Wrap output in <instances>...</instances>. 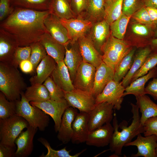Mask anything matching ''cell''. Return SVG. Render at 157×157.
<instances>
[{"label":"cell","mask_w":157,"mask_h":157,"mask_svg":"<svg viewBox=\"0 0 157 157\" xmlns=\"http://www.w3.org/2000/svg\"><path fill=\"white\" fill-rule=\"evenodd\" d=\"M110 35V25L104 19L92 23L86 35L101 54V48Z\"/></svg>","instance_id":"cell-17"},{"label":"cell","mask_w":157,"mask_h":157,"mask_svg":"<svg viewBox=\"0 0 157 157\" xmlns=\"http://www.w3.org/2000/svg\"><path fill=\"white\" fill-rule=\"evenodd\" d=\"M30 103L39 108L51 117L54 123L55 131L58 132L63 115L66 109L70 107L65 99L60 101L50 99L40 102H30Z\"/></svg>","instance_id":"cell-9"},{"label":"cell","mask_w":157,"mask_h":157,"mask_svg":"<svg viewBox=\"0 0 157 157\" xmlns=\"http://www.w3.org/2000/svg\"><path fill=\"white\" fill-rule=\"evenodd\" d=\"M96 68L83 62L78 68L73 83L75 89L91 92L93 87Z\"/></svg>","instance_id":"cell-12"},{"label":"cell","mask_w":157,"mask_h":157,"mask_svg":"<svg viewBox=\"0 0 157 157\" xmlns=\"http://www.w3.org/2000/svg\"><path fill=\"white\" fill-rule=\"evenodd\" d=\"M63 91L64 98L69 106L78 109L80 112L89 113L96 104V98L91 92L75 89L70 91Z\"/></svg>","instance_id":"cell-7"},{"label":"cell","mask_w":157,"mask_h":157,"mask_svg":"<svg viewBox=\"0 0 157 157\" xmlns=\"http://www.w3.org/2000/svg\"><path fill=\"white\" fill-rule=\"evenodd\" d=\"M44 23L47 31L57 41L65 46L70 44L67 30L60 18L50 13L45 18Z\"/></svg>","instance_id":"cell-13"},{"label":"cell","mask_w":157,"mask_h":157,"mask_svg":"<svg viewBox=\"0 0 157 157\" xmlns=\"http://www.w3.org/2000/svg\"><path fill=\"white\" fill-rule=\"evenodd\" d=\"M153 34L154 35V38H157V25L154 28Z\"/></svg>","instance_id":"cell-55"},{"label":"cell","mask_w":157,"mask_h":157,"mask_svg":"<svg viewBox=\"0 0 157 157\" xmlns=\"http://www.w3.org/2000/svg\"><path fill=\"white\" fill-rule=\"evenodd\" d=\"M114 129L110 123L89 131L85 143L89 146L103 147L109 144Z\"/></svg>","instance_id":"cell-18"},{"label":"cell","mask_w":157,"mask_h":157,"mask_svg":"<svg viewBox=\"0 0 157 157\" xmlns=\"http://www.w3.org/2000/svg\"><path fill=\"white\" fill-rule=\"evenodd\" d=\"M151 50L149 45L140 48L135 51L132 66L126 76L121 82L125 88L131 83L132 78L135 73L141 67L146 59L151 53Z\"/></svg>","instance_id":"cell-27"},{"label":"cell","mask_w":157,"mask_h":157,"mask_svg":"<svg viewBox=\"0 0 157 157\" xmlns=\"http://www.w3.org/2000/svg\"><path fill=\"white\" fill-rule=\"evenodd\" d=\"M51 13L60 18L69 19L76 17L68 0H53L49 5Z\"/></svg>","instance_id":"cell-33"},{"label":"cell","mask_w":157,"mask_h":157,"mask_svg":"<svg viewBox=\"0 0 157 157\" xmlns=\"http://www.w3.org/2000/svg\"><path fill=\"white\" fill-rule=\"evenodd\" d=\"M30 46L31 53L30 60L33 66L35 72L38 64L47 54L45 48L39 41L32 44Z\"/></svg>","instance_id":"cell-39"},{"label":"cell","mask_w":157,"mask_h":157,"mask_svg":"<svg viewBox=\"0 0 157 157\" xmlns=\"http://www.w3.org/2000/svg\"><path fill=\"white\" fill-rule=\"evenodd\" d=\"M78 113L77 109L70 106L66 109L63 115L57 138L63 144L68 143L71 141L72 124Z\"/></svg>","instance_id":"cell-20"},{"label":"cell","mask_w":157,"mask_h":157,"mask_svg":"<svg viewBox=\"0 0 157 157\" xmlns=\"http://www.w3.org/2000/svg\"><path fill=\"white\" fill-rule=\"evenodd\" d=\"M157 145V140L155 135H152L144 137L140 133L138 135L135 140L125 144L124 146L137 147L138 152L132 154L131 157H157L156 153Z\"/></svg>","instance_id":"cell-14"},{"label":"cell","mask_w":157,"mask_h":157,"mask_svg":"<svg viewBox=\"0 0 157 157\" xmlns=\"http://www.w3.org/2000/svg\"><path fill=\"white\" fill-rule=\"evenodd\" d=\"M144 92L145 94H149L155 100H157V76L149 82L145 88Z\"/></svg>","instance_id":"cell-49"},{"label":"cell","mask_w":157,"mask_h":157,"mask_svg":"<svg viewBox=\"0 0 157 157\" xmlns=\"http://www.w3.org/2000/svg\"><path fill=\"white\" fill-rule=\"evenodd\" d=\"M156 154L157 156V146H156Z\"/></svg>","instance_id":"cell-57"},{"label":"cell","mask_w":157,"mask_h":157,"mask_svg":"<svg viewBox=\"0 0 157 157\" xmlns=\"http://www.w3.org/2000/svg\"><path fill=\"white\" fill-rule=\"evenodd\" d=\"M19 66L21 70L24 73H30L34 72L33 66L30 60L22 61Z\"/></svg>","instance_id":"cell-51"},{"label":"cell","mask_w":157,"mask_h":157,"mask_svg":"<svg viewBox=\"0 0 157 157\" xmlns=\"http://www.w3.org/2000/svg\"><path fill=\"white\" fill-rule=\"evenodd\" d=\"M16 7L15 8L28 9L40 11L49 10L48 0H10Z\"/></svg>","instance_id":"cell-35"},{"label":"cell","mask_w":157,"mask_h":157,"mask_svg":"<svg viewBox=\"0 0 157 157\" xmlns=\"http://www.w3.org/2000/svg\"><path fill=\"white\" fill-rule=\"evenodd\" d=\"M43 84L47 89L51 99L60 101L65 99L63 91L58 86L51 77L48 78Z\"/></svg>","instance_id":"cell-41"},{"label":"cell","mask_w":157,"mask_h":157,"mask_svg":"<svg viewBox=\"0 0 157 157\" xmlns=\"http://www.w3.org/2000/svg\"><path fill=\"white\" fill-rule=\"evenodd\" d=\"M143 126L144 136L154 135H156L157 140V116L148 118L145 122Z\"/></svg>","instance_id":"cell-46"},{"label":"cell","mask_w":157,"mask_h":157,"mask_svg":"<svg viewBox=\"0 0 157 157\" xmlns=\"http://www.w3.org/2000/svg\"><path fill=\"white\" fill-rule=\"evenodd\" d=\"M84 16L92 23L105 19V7L104 0H88Z\"/></svg>","instance_id":"cell-29"},{"label":"cell","mask_w":157,"mask_h":157,"mask_svg":"<svg viewBox=\"0 0 157 157\" xmlns=\"http://www.w3.org/2000/svg\"><path fill=\"white\" fill-rule=\"evenodd\" d=\"M114 71L103 62L96 68L94 84L91 92L96 98L107 84L113 80Z\"/></svg>","instance_id":"cell-22"},{"label":"cell","mask_w":157,"mask_h":157,"mask_svg":"<svg viewBox=\"0 0 157 157\" xmlns=\"http://www.w3.org/2000/svg\"><path fill=\"white\" fill-rule=\"evenodd\" d=\"M157 76V67H155L146 74L138 78L132 82L125 88L124 97L129 94H133L135 97L145 94V85L148 81Z\"/></svg>","instance_id":"cell-28"},{"label":"cell","mask_w":157,"mask_h":157,"mask_svg":"<svg viewBox=\"0 0 157 157\" xmlns=\"http://www.w3.org/2000/svg\"><path fill=\"white\" fill-rule=\"evenodd\" d=\"M38 140L47 149V152L46 154L44 153L40 156V157H78L86 150L84 149L78 153L72 155L70 154L71 150L67 151L66 147L59 150L53 149L48 141L44 138L40 137Z\"/></svg>","instance_id":"cell-36"},{"label":"cell","mask_w":157,"mask_h":157,"mask_svg":"<svg viewBox=\"0 0 157 157\" xmlns=\"http://www.w3.org/2000/svg\"><path fill=\"white\" fill-rule=\"evenodd\" d=\"M151 53H157V38L152 39L150 44Z\"/></svg>","instance_id":"cell-53"},{"label":"cell","mask_w":157,"mask_h":157,"mask_svg":"<svg viewBox=\"0 0 157 157\" xmlns=\"http://www.w3.org/2000/svg\"><path fill=\"white\" fill-rule=\"evenodd\" d=\"M145 7H151L157 8V0H144Z\"/></svg>","instance_id":"cell-54"},{"label":"cell","mask_w":157,"mask_h":157,"mask_svg":"<svg viewBox=\"0 0 157 157\" xmlns=\"http://www.w3.org/2000/svg\"><path fill=\"white\" fill-rule=\"evenodd\" d=\"M10 0H0V22L7 17L15 8L10 6Z\"/></svg>","instance_id":"cell-48"},{"label":"cell","mask_w":157,"mask_h":157,"mask_svg":"<svg viewBox=\"0 0 157 157\" xmlns=\"http://www.w3.org/2000/svg\"><path fill=\"white\" fill-rule=\"evenodd\" d=\"M77 42L83 62L91 64L96 68L103 62L102 55L87 35L79 38Z\"/></svg>","instance_id":"cell-15"},{"label":"cell","mask_w":157,"mask_h":157,"mask_svg":"<svg viewBox=\"0 0 157 157\" xmlns=\"http://www.w3.org/2000/svg\"><path fill=\"white\" fill-rule=\"evenodd\" d=\"M131 17L138 22L152 26L154 28V26L146 7H144L140 8Z\"/></svg>","instance_id":"cell-44"},{"label":"cell","mask_w":157,"mask_h":157,"mask_svg":"<svg viewBox=\"0 0 157 157\" xmlns=\"http://www.w3.org/2000/svg\"><path fill=\"white\" fill-rule=\"evenodd\" d=\"M16 146L12 147L0 143V157H14Z\"/></svg>","instance_id":"cell-50"},{"label":"cell","mask_w":157,"mask_h":157,"mask_svg":"<svg viewBox=\"0 0 157 157\" xmlns=\"http://www.w3.org/2000/svg\"><path fill=\"white\" fill-rule=\"evenodd\" d=\"M131 28L134 34L142 37H146L154 34V27L153 26L138 22L133 24Z\"/></svg>","instance_id":"cell-45"},{"label":"cell","mask_w":157,"mask_h":157,"mask_svg":"<svg viewBox=\"0 0 157 157\" xmlns=\"http://www.w3.org/2000/svg\"><path fill=\"white\" fill-rule=\"evenodd\" d=\"M151 20L155 26L157 25V8L151 7H146Z\"/></svg>","instance_id":"cell-52"},{"label":"cell","mask_w":157,"mask_h":157,"mask_svg":"<svg viewBox=\"0 0 157 157\" xmlns=\"http://www.w3.org/2000/svg\"><path fill=\"white\" fill-rule=\"evenodd\" d=\"M136 51V47H133L117 65L114 71V80L119 82L127 74L132 66Z\"/></svg>","instance_id":"cell-32"},{"label":"cell","mask_w":157,"mask_h":157,"mask_svg":"<svg viewBox=\"0 0 157 157\" xmlns=\"http://www.w3.org/2000/svg\"><path fill=\"white\" fill-rule=\"evenodd\" d=\"M60 21L67 30L70 44L86 35L92 24V22L82 15L69 19L60 18Z\"/></svg>","instance_id":"cell-11"},{"label":"cell","mask_w":157,"mask_h":157,"mask_svg":"<svg viewBox=\"0 0 157 157\" xmlns=\"http://www.w3.org/2000/svg\"><path fill=\"white\" fill-rule=\"evenodd\" d=\"M49 10L40 11L15 8L12 13L0 22V28L10 34L19 46H30L39 41L47 32L44 22Z\"/></svg>","instance_id":"cell-1"},{"label":"cell","mask_w":157,"mask_h":157,"mask_svg":"<svg viewBox=\"0 0 157 157\" xmlns=\"http://www.w3.org/2000/svg\"><path fill=\"white\" fill-rule=\"evenodd\" d=\"M56 64L54 60L47 54L38 65L36 70V75L30 78L29 81L31 84L44 83L51 75Z\"/></svg>","instance_id":"cell-26"},{"label":"cell","mask_w":157,"mask_h":157,"mask_svg":"<svg viewBox=\"0 0 157 157\" xmlns=\"http://www.w3.org/2000/svg\"><path fill=\"white\" fill-rule=\"evenodd\" d=\"M51 76L58 86L63 91L75 89L68 69L63 61L57 63Z\"/></svg>","instance_id":"cell-24"},{"label":"cell","mask_w":157,"mask_h":157,"mask_svg":"<svg viewBox=\"0 0 157 157\" xmlns=\"http://www.w3.org/2000/svg\"><path fill=\"white\" fill-rule=\"evenodd\" d=\"M38 129L29 126L22 131L15 141L17 148L14 157H27L32 154L33 149V140Z\"/></svg>","instance_id":"cell-16"},{"label":"cell","mask_w":157,"mask_h":157,"mask_svg":"<svg viewBox=\"0 0 157 157\" xmlns=\"http://www.w3.org/2000/svg\"><path fill=\"white\" fill-rule=\"evenodd\" d=\"M19 46L15 39L8 33L0 28V61L11 63Z\"/></svg>","instance_id":"cell-21"},{"label":"cell","mask_w":157,"mask_h":157,"mask_svg":"<svg viewBox=\"0 0 157 157\" xmlns=\"http://www.w3.org/2000/svg\"><path fill=\"white\" fill-rule=\"evenodd\" d=\"M70 44L71 47L69 49L65 46L66 52L63 61L68 69L73 82L77 70L83 61L77 41Z\"/></svg>","instance_id":"cell-25"},{"label":"cell","mask_w":157,"mask_h":157,"mask_svg":"<svg viewBox=\"0 0 157 157\" xmlns=\"http://www.w3.org/2000/svg\"><path fill=\"white\" fill-rule=\"evenodd\" d=\"M31 53L30 46H18L16 50L10 64L18 67L21 62L30 60Z\"/></svg>","instance_id":"cell-42"},{"label":"cell","mask_w":157,"mask_h":157,"mask_svg":"<svg viewBox=\"0 0 157 157\" xmlns=\"http://www.w3.org/2000/svg\"><path fill=\"white\" fill-rule=\"evenodd\" d=\"M122 1L123 0H112L105 8V19L110 25L122 14Z\"/></svg>","instance_id":"cell-37"},{"label":"cell","mask_w":157,"mask_h":157,"mask_svg":"<svg viewBox=\"0 0 157 157\" xmlns=\"http://www.w3.org/2000/svg\"><path fill=\"white\" fill-rule=\"evenodd\" d=\"M157 65V53H151L147 57L141 67L133 76L131 82L138 78L147 74Z\"/></svg>","instance_id":"cell-40"},{"label":"cell","mask_w":157,"mask_h":157,"mask_svg":"<svg viewBox=\"0 0 157 157\" xmlns=\"http://www.w3.org/2000/svg\"><path fill=\"white\" fill-rule=\"evenodd\" d=\"M130 105L133 114V120L130 125L127 126L128 123L125 120L119 125L115 114L113 119L114 131L109 145L110 150L114 152L113 156L121 155L122 148L124 145L131 142L139 134L144 132L143 125L140 121L138 106L132 103Z\"/></svg>","instance_id":"cell-2"},{"label":"cell","mask_w":157,"mask_h":157,"mask_svg":"<svg viewBox=\"0 0 157 157\" xmlns=\"http://www.w3.org/2000/svg\"><path fill=\"white\" fill-rule=\"evenodd\" d=\"M131 16L122 13L120 17L110 24L111 35L113 36L123 40L126 28Z\"/></svg>","instance_id":"cell-34"},{"label":"cell","mask_w":157,"mask_h":157,"mask_svg":"<svg viewBox=\"0 0 157 157\" xmlns=\"http://www.w3.org/2000/svg\"><path fill=\"white\" fill-rule=\"evenodd\" d=\"M136 104L141 113L140 121L143 125L148 118L157 116V104L154 102L145 94L136 97Z\"/></svg>","instance_id":"cell-30"},{"label":"cell","mask_w":157,"mask_h":157,"mask_svg":"<svg viewBox=\"0 0 157 157\" xmlns=\"http://www.w3.org/2000/svg\"><path fill=\"white\" fill-rule=\"evenodd\" d=\"M113 106L107 102L96 104L94 108L89 113V131L110 123L113 118Z\"/></svg>","instance_id":"cell-10"},{"label":"cell","mask_w":157,"mask_h":157,"mask_svg":"<svg viewBox=\"0 0 157 157\" xmlns=\"http://www.w3.org/2000/svg\"><path fill=\"white\" fill-rule=\"evenodd\" d=\"M89 113L81 111L77 114L72 124V135L71 141L73 144L85 142L89 132Z\"/></svg>","instance_id":"cell-19"},{"label":"cell","mask_w":157,"mask_h":157,"mask_svg":"<svg viewBox=\"0 0 157 157\" xmlns=\"http://www.w3.org/2000/svg\"><path fill=\"white\" fill-rule=\"evenodd\" d=\"M125 88L121 82L111 80L107 84L102 92L96 97V104L107 102L113 105L114 109L120 110L123 100Z\"/></svg>","instance_id":"cell-8"},{"label":"cell","mask_w":157,"mask_h":157,"mask_svg":"<svg viewBox=\"0 0 157 157\" xmlns=\"http://www.w3.org/2000/svg\"><path fill=\"white\" fill-rule=\"evenodd\" d=\"M24 94L29 102H40L51 99L47 89L43 84H31L26 87Z\"/></svg>","instance_id":"cell-31"},{"label":"cell","mask_w":157,"mask_h":157,"mask_svg":"<svg viewBox=\"0 0 157 157\" xmlns=\"http://www.w3.org/2000/svg\"><path fill=\"white\" fill-rule=\"evenodd\" d=\"M16 101L8 100L0 92V119L11 117L16 114Z\"/></svg>","instance_id":"cell-38"},{"label":"cell","mask_w":157,"mask_h":157,"mask_svg":"<svg viewBox=\"0 0 157 157\" xmlns=\"http://www.w3.org/2000/svg\"><path fill=\"white\" fill-rule=\"evenodd\" d=\"M29 126L24 119L17 114L0 119V143L16 146L15 140L24 129Z\"/></svg>","instance_id":"cell-6"},{"label":"cell","mask_w":157,"mask_h":157,"mask_svg":"<svg viewBox=\"0 0 157 157\" xmlns=\"http://www.w3.org/2000/svg\"><path fill=\"white\" fill-rule=\"evenodd\" d=\"M88 0H70L72 10L76 17L83 15L87 7Z\"/></svg>","instance_id":"cell-47"},{"label":"cell","mask_w":157,"mask_h":157,"mask_svg":"<svg viewBox=\"0 0 157 157\" xmlns=\"http://www.w3.org/2000/svg\"><path fill=\"white\" fill-rule=\"evenodd\" d=\"M145 7L144 0H123L122 13L131 16L138 10Z\"/></svg>","instance_id":"cell-43"},{"label":"cell","mask_w":157,"mask_h":157,"mask_svg":"<svg viewBox=\"0 0 157 157\" xmlns=\"http://www.w3.org/2000/svg\"><path fill=\"white\" fill-rule=\"evenodd\" d=\"M16 114L24 119L30 126L42 131L48 126L49 115L39 108L31 105L25 98L23 92L20 99L16 101Z\"/></svg>","instance_id":"cell-4"},{"label":"cell","mask_w":157,"mask_h":157,"mask_svg":"<svg viewBox=\"0 0 157 157\" xmlns=\"http://www.w3.org/2000/svg\"><path fill=\"white\" fill-rule=\"evenodd\" d=\"M39 42L45 48L47 54L56 63L63 60L66 52L65 46L56 40L48 32L42 36Z\"/></svg>","instance_id":"cell-23"},{"label":"cell","mask_w":157,"mask_h":157,"mask_svg":"<svg viewBox=\"0 0 157 157\" xmlns=\"http://www.w3.org/2000/svg\"><path fill=\"white\" fill-rule=\"evenodd\" d=\"M26 88L17 67L12 64L0 62V90L9 101H17Z\"/></svg>","instance_id":"cell-3"},{"label":"cell","mask_w":157,"mask_h":157,"mask_svg":"<svg viewBox=\"0 0 157 157\" xmlns=\"http://www.w3.org/2000/svg\"><path fill=\"white\" fill-rule=\"evenodd\" d=\"M105 8L110 4L112 0H104Z\"/></svg>","instance_id":"cell-56"},{"label":"cell","mask_w":157,"mask_h":157,"mask_svg":"<svg viewBox=\"0 0 157 157\" xmlns=\"http://www.w3.org/2000/svg\"><path fill=\"white\" fill-rule=\"evenodd\" d=\"M132 48L127 42L110 35L101 48L103 61L114 71L121 60Z\"/></svg>","instance_id":"cell-5"}]
</instances>
